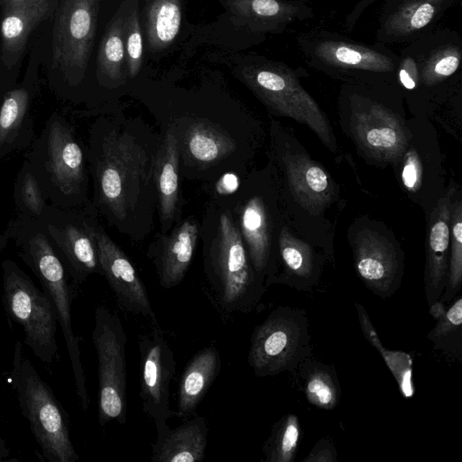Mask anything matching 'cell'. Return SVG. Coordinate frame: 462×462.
I'll list each match as a JSON object with an SVG mask.
<instances>
[{
  "instance_id": "cell-1",
  "label": "cell",
  "mask_w": 462,
  "mask_h": 462,
  "mask_svg": "<svg viewBox=\"0 0 462 462\" xmlns=\"http://www.w3.org/2000/svg\"><path fill=\"white\" fill-rule=\"evenodd\" d=\"M161 133L142 117L110 111L96 116L87 156L98 216L135 242L152 232L157 213L153 179Z\"/></svg>"
},
{
  "instance_id": "cell-2",
  "label": "cell",
  "mask_w": 462,
  "mask_h": 462,
  "mask_svg": "<svg viewBox=\"0 0 462 462\" xmlns=\"http://www.w3.org/2000/svg\"><path fill=\"white\" fill-rule=\"evenodd\" d=\"M147 106L160 129L177 141L180 177L208 185L227 173L249 171L258 125L242 106L188 101Z\"/></svg>"
},
{
  "instance_id": "cell-3",
  "label": "cell",
  "mask_w": 462,
  "mask_h": 462,
  "mask_svg": "<svg viewBox=\"0 0 462 462\" xmlns=\"http://www.w3.org/2000/svg\"><path fill=\"white\" fill-rule=\"evenodd\" d=\"M203 269L220 308L250 313L267 290L255 273L232 211L224 197L211 198L200 221Z\"/></svg>"
},
{
  "instance_id": "cell-4",
  "label": "cell",
  "mask_w": 462,
  "mask_h": 462,
  "mask_svg": "<svg viewBox=\"0 0 462 462\" xmlns=\"http://www.w3.org/2000/svg\"><path fill=\"white\" fill-rule=\"evenodd\" d=\"M13 241L17 255L31 269L55 308L70 359L76 393L87 411L90 403L81 362V337L74 333L71 306L77 286L50 242L39 219L17 214L0 236V249Z\"/></svg>"
},
{
  "instance_id": "cell-5",
  "label": "cell",
  "mask_w": 462,
  "mask_h": 462,
  "mask_svg": "<svg viewBox=\"0 0 462 462\" xmlns=\"http://www.w3.org/2000/svg\"><path fill=\"white\" fill-rule=\"evenodd\" d=\"M25 160L51 205L80 208L91 202L87 145L63 115L54 112L47 118Z\"/></svg>"
},
{
  "instance_id": "cell-6",
  "label": "cell",
  "mask_w": 462,
  "mask_h": 462,
  "mask_svg": "<svg viewBox=\"0 0 462 462\" xmlns=\"http://www.w3.org/2000/svg\"><path fill=\"white\" fill-rule=\"evenodd\" d=\"M99 0H60L56 7L48 78L56 95L84 104V82L97 31Z\"/></svg>"
},
{
  "instance_id": "cell-7",
  "label": "cell",
  "mask_w": 462,
  "mask_h": 462,
  "mask_svg": "<svg viewBox=\"0 0 462 462\" xmlns=\"http://www.w3.org/2000/svg\"><path fill=\"white\" fill-rule=\"evenodd\" d=\"M298 46L306 63L346 83H396L397 54L387 45L365 43L327 29L300 33Z\"/></svg>"
},
{
  "instance_id": "cell-8",
  "label": "cell",
  "mask_w": 462,
  "mask_h": 462,
  "mask_svg": "<svg viewBox=\"0 0 462 462\" xmlns=\"http://www.w3.org/2000/svg\"><path fill=\"white\" fill-rule=\"evenodd\" d=\"M277 195L273 176L269 168H265L249 171L238 188L230 195L224 196L251 263L264 283L275 265L282 227Z\"/></svg>"
},
{
  "instance_id": "cell-9",
  "label": "cell",
  "mask_w": 462,
  "mask_h": 462,
  "mask_svg": "<svg viewBox=\"0 0 462 462\" xmlns=\"http://www.w3.org/2000/svg\"><path fill=\"white\" fill-rule=\"evenodd\" d=\"M10 384L22 414L49 462H76L79 457L69 435V417L52 389L26 357L21 341L14 348Z\"/></svg>"
},
{
  "instance_id": "cell-10",
  "label": "cell",
  "mask_w": 462,
  "mask_h": 462,
  "mask_svg": "<svg viewBox=\"0 0 462 462\" xmlns=\"http://www.w3.org/2000/svg\"><path fill=\"white\" fill-rule=\"evenodd\" d=\"M238 77L270 113L306 125L326 146L336 150L326 115L301 86L293 69L283 62L259 57L241 67Z\"/></svg>"
},
{
  "instance_id": "cell-11",
  "label": "cell",
  "mask_w": 462,
  "mask_h": 462,
  "mask_svg": "<svg viewBox=\"0 0 462 462\" xmlns=\"http://www.w3.org/2000/svg\"><path fill=\"white\" fill-rule=\"evenodd\" d=\"M396 84L409 94L448 92L461 78L462 40L449 28L431 30L397 54Z\"/></svg>"
},
{
  "instance_id": "cell-12",
  "label": "cell",
  "mask_w": 462,
  "mask_h": 462,
  "mask_svg": "<svg viewBox=\"0 0 462 462\" xmlns=\"http://www.w3.org/2000/svg\"><path fill=\"white\" fill-rule=\"evenodd\" d=\"M1 266L6 316L22 327L23 341L37 358L46 364L59 360L57 314L47 293L14 261L5 259Z\"/></svg>"
},
{
  "instance_id": "cell-13",
  "label": "cell",
  "mask_w": 462,
  "mask_h": 462,
  "mask_svg": "<svg viewBox=\"0 0 462 462\" xmlns=\"http://www.w3.org/2000/svg\"><path fill=\"white\" fill-rule=\"evenodd\" d=\"M311 337L304 310L275 308L253 330L248 364L259 377L294 372L311 355Z\"/></svg>"
},
{
  "instance_id": "cell-14",
  "label": "cell",
  "mask_w": 462,
  "mask_h": 462,
  "mask_svg": "<svg viewBox=\"0 0 462 462\" xmlns=\"http://www.w3.org/2000/svg\"><path fill=\"white\" fill-rule=\"evenodd\" d=\"M391 84L346 83L341 90V100L351 110L355 139L369 155L383 162L401 157L408 143L403 125L383 102Z\"/></svg>"
},
{
  "instance_id": "cell-15",
  "label": "cell",
  "mask_w": 462,
  "mask_h": 462,
  "mask_svg": "<svg viewBox=\"0 0 462 462\" xmlns=\"http://www.w3.org/2000/svg\"><path fill=\"white\" fill-rule=\"evenodd\" d=\"M92 341L97 357V419L101 427L112 420L126 422L127 336L116 312L99 305L95 310Z\"/></svg>"
},
{
  "instance_id": "cell-16",
  "label": "cell",
  "mask_w": 462,
  "mask_h": 462,
  "mask_svg": "<svg viewBox=\"0 0 462 462\" xmlns=\"http://www.w3.org/2000/svg\"><path fill=\"white\" fill-rule=\"evenodd\" d=\"M97 217L90 202L80 208H60L48 204L39 218L76 285L92 274L102 275L95 236Z\"/></svg>"
},
{
  "instance_id": "cell-17",
  "label": "cell",
  "mask_w": 462,
  "mask_h": 462,
  "mask_svg": "<svg viewBox=\"0 0 462 462\" xmlns=\"http://www.w3.org/2000/svg\"><path fill=\"white\" fill-rule=\"evenodd\" d=\"M272 153L289 191L307 209L322 208L332 200L334 187L328 173L298 147L280 125L272 121Z\"/></svg>"
},
{
  "instance_id": "cell-18",
  "label": "cell",
  "mask_w": 462,
  "mask_h": 462,
  "mask_svg": "<svg viewBox=\"0 0 462 462\" xmlns=\"http://www.w3.org/2000/svg\"><path fill=\"white\" fill-rule=\"evenodd\" d=\"M140 397L143 411L154 424L167 422L171 409V383L176 373L174 353L159 329L138 337Z\"/></svg>"
},
{
  "instance_id": "cell-19",
  "label": "cell",
  "mask_w": 462,
  "mask_h": 462,
  "mask_svg": "<svg viewBox=\"0 0 462 462\" xmlns=\"http://www.w3.org/2000/svg\"><path fill=\"white\" fill-rule=\"evenodd\" d=\"M55 0L3 7L0 22V97L15 84L30 36L56 10Z\"/></svg>"
},
{
  "instance_id": "cell-20",
  "label": "cell",
  "mask_w": 462,
  "mask_h": 462,
  "mask_svg": "<svg viewBox=\"0 0 462 462\" xmlns=\"http://www.w3.org/2000/svg\"><path fill=\"white\" fill-rule=\"evenodd\" d=\"M352 247L356 271L366 288L382 299L392 297L403 275V257L396 245L368 229L357 235Z\"/></svg>"
},
{
  "instance_id": "cell-21",
  "label": "cell",
  "mask_w": 462,
  "mask_h": 462,
  "mask_svg": "<svg viewBox=\"0 0 462 462\" xmlns=\"http://www.w3.org/2000/svg\"><path fill=\"white\" fill-rule=\"evenodd\" d=\"M33 51L20 83L0 97V162L28 149L35 136L32 106L38 88L40 57Z\"/></svg>"
},
{
  "instance_id": "cell-22",
  "label": "cell",
  "mask_w": 462,
  "mask_h": 462,
  "mask_svg": "<svg viewBox=\"0 0 462 462\" xmlns=\"http://www.w3.org/2000/svg\"><path fill=\"white\" fill-rule=\"evenodd\" d=\"M95 236L102 275L118 304L125 311L143 316L157 324L149 294L127 254L108 236L99 222L96 226Z\"/></svg>"
},
{
  "instance_id": "cell-23",
  "label": "cell",
  "mask_w": 462,
  "mask_h": 462,
  "mask_svg": "<svg viewBox=\"0 0 462 462\" xmlns=\"http://www.w3.org/2000/svg\"><path fill=\"white\" fill-rule=\"evenodd\" d=\"M456 0H384L376 42L408 43L431 30Z\"/></svg>"
},
{
  "instance_id": "cell-24",
  "label": "cell",
  "mask_w": 462,
  "mask_h": 462,
  "mask_svg": "<svg viewBox=\"0 0 462 462\" xmlns=\"http://www.w3.org/2000/svg\"><path fill=\"white\" fill-rule=\"evenodd\" d=\"M200 221L189 216L165 234H157L147 251L160 285L172 289L184 279L199 240Z\"/></svg>"
},
{
  "instance_id": "cell-25",
  "label": "cell",
  "mask_w": 462,
  "mask_h": 462,
  "mask_svg": "<svg viewBox=\"0 0 462 462\" xmlns=\"http://www.w3.org/2000/svg\"><path fill=\"white\" fill-rule=\"evenodd\" d=\"M226 5L238 26L259 35L281 33L314 14L303 0H226Z\"/></svg>"
},
{
  "instance_id": "cell-26",
  "label": "cell",
  "mask_w": 462,
  "mask_h": 462,
  "mask_svg": "<svg viewBox=\"0 0 462 462\" xmlns=\"http://www.w3.org/2000/svg\"><path fill=\"white\" fill-rule=\"evenodd\" d=\"M452 193L448 190L438 201L428 226L424 291L429 306L439 300L447 284Z\"/></svg>"
},
{
  "instance_id": "cell-27",
  "label": "cell",
  "mask_w": 462,
  "mask_h": 462,
  "mask_svg": "<svg viewBox=\"0 0 462 462\" xmlns=\"http://www.w3.org/2000/svg\"><path fill=\"white\" fill-rule=\"evenodd\" d=\"M161 142L156 152L153 179L157 194L160 233H167L182 218L183 199L180 189V153L170 130L160 129Z\"/></svg>"
},
{
  "instance_id": "cell-28",
  "label": "cell",
  "mask_w": 462,
  "mask_h": 462,
  "mask_svg": "<svg viewBox=\"0 0 462 462\" xmlns=\"http://www.w3.org/2000/svg\"><path fill=\"white\" fill-rule=\"evenodd\" d=\"M322 259L312 248L282 226L278 236V252L273 271L265 285H288L299 291H310L320 277Z\"/></svg>"
},
{
  "instance_id": "cell-29",
  "label": "cell",
  "mask_w": 462,
  "mask_h": 462,
  "mask_svg": "<svg viewBox=\"0 0 462 462\" xmlns=\"http://www.w3.org/2000/svg\"><path fill=\"white\" fill-rule=\"evenodd\" d=\"M153 462H200L206 455L208 426L202 416L188 420L175 429L167 422L154 424Z\"/></svg>"
},
{
  "instance_id": "cell-30",
  "label": "cell",
  "mask_w": 462,
  "mask_h": 462,
  "mask_svg": "<svg viewBox=\"0 0 462 462\" xmlns=\"http://www.w3.org/2000/svg\"><path fill=\"white\" fill-rule=\"evenodd\" d=\"M221 370V356L215 346L197 352L183 370L179 385L176 415L187 419L201 402Z\"/></svg>"
},
{
  "instance_id": "cell-31",
  "label": "cell",
  "mask_w": 462,
  "mask_h": 462,
  "mask_svg": "<svg viewBox=\"0 0 462 462\" xmlns=\"http://www.w3.org/2000/svg\"><path fill=\"white\" fill-rule=\"evenodd\" d=\"M308 402L322 410H333L340 401L341 389L333 366L305 358L298 366Z\"/></svg>"
},
{
  "instance_id": "cell-32",
  "label": "cell",
  "mask_w": 462,
  "mask_h": 462,
  "mask_svg": "<svg viewBox=\"0 0 462 462\" xmlns=\"http://www.w3.org/2000/svg\"><path fill=\"white\" fill-rule=\"evenodd\" d=\"M122 15H117L107 27L100 42L97 61V82L106 88L123 84V65L125 59Z\"/></svg>"
},
{
  "instance_id": "cell-33",
  "label": "cell",
  "mask_w": 462,
  "mask_h": 462,
  "mask_svg": "<svg viewBox=\"0 0 462 462\" xmlns=\"http://www.w3.org/2000/svg\"><path fill=\"white\" fill-rule=\"evenodd\" d=\"M182 19L180 0H152L145 11V33L152 51L168 47L179 33Z\"/></svg>"
},
{
  "instance_id": "cell-34",
  "label": "cell",
  "mask_w": 462,
  "mask_h": 462,
  "mask_svg": "<svg viewBox=\"0 0 462 462\" xmlns=\"http://www.w3.org/2000/svg\"><path fill=\"white\" fill-rule=\"evenodd\" d=\"M358 320L366 340L380 353L389 370L394 376L404 398H411L415 388L412 380V357L410 354L385 348L373 326L365 308L356 303Z\"/></svg>"
},
{
  "instance_id": "cell-35",
  "label": "cell",
  "mask_w": 462,
  "mask_h": 462,
  "mask_svg": "<svg viewBox=\"0 0 462 462\" xmlns=\"http://www.w3.org/2000/svg\"><path fill=\"white\" fill-rule=\"evenodd\" d=\"M301 438L299 418L288 413L272 427L269 437L263 446L265 462H292Z\"/></svg>"
},
{
  "instance_id": "cell-36",
  "label": "cell",
  "mask_w": 462,
  "mask_h": 462,
  "mask_svg": "<svg viewBox=\"0 0 462 462\" xmlns=\"http://www.w3.org/2000/svg\"><path fill=\"white\" fill-rule=\"evenodd\" d=\"M14 201L17 214L35 219L42 217L49 204L46 195L25 159L16 175Z\"/></svg>"
},
{
  "instance_id": "cell-37",
  "label": "cell",
  "mask_w": 462,
  "mask_h": 462,
  "mask_svg": "<svg viewBox=\"0 0 462 462\" xmlns=\"http://www.w3.org/2000/svg\"><path fill=\"white\" fill-rule=\"evenodd\" d=\"M427 338L439 349L454 357L462 356V298L458 297L437 320Z\"/></svg>"
},
{
  "instance_id": "cell-38",
  "label": "cell",
  "mask_w": 462,
  "mask_h": 462,
  "mask_svg": "<svg viewBox=\"0 0 462 462\" xmlns=\"http://www.w3.org/2000/svg\"><path fill=\"white\" fill-rule=\"evenodd\" d=\"M450 252L448 279L439 300L448 305L457 296L462 285V204L453 202L450 216Z\"/></svg>"
},
{
  "instance_id": "cell-39",
  "label": "cell",
  "mask_w": 462,
  "mask_h": 462,
  "mask_svg": "<svg viewBox=\"0 0 462 462\" xmlns=\"http://www.w3.org/2000/svg\"><path fill=\"white\" fill-rule=\"evenodd\" d=\"M124 39L127 72L134 79L139 73L143 63V35L136 2L125 19Z\"/></svg>"
},
{
  "instance_id": "cell-40",
  "label": "cell",
  "mask_w": 462,
  "mask_h": 462,
  "mask_svg": "<svg viewBox=\"0 0 462 462\" xmlns=\"http://www.w3.org/2000/svg\"><path fill=\"white\" fill-rule=\"evenodd\" d=\"M422 167L415 151H409L405 155L402 169V180L409 191H416L421 182Z\"/></svg>"
},
{
  "instance_id": "cell-41",
  "label": "cell",
  "mask_w": 462,
  "mask_h": 462,
  "mask_svg": "<svg viewBox=\"0 0 462 462\" xmlns=\"http://www.w3.org/2000/svg\"><path fill=\"white\" fill-rule=\"evenodd\" d=\"M337 453L333 443L328 439H319L303 462H337Z\"/></svg>"
},
{
  "instance_id": "cell-42",
  "label": "cell",
  "mask_w": 462,
  "mask_h": 462,
  "mask_svg": "<svg viewBox=\"0 0 462 462\" xmlns=\"http://www.w3.org/2000/svg\"><path fill=\"white\" fill-rule=\"evenodd\" d=\"M429 307V313L435 320H438L440 317H442L447 310V305L441 302L439 300Z\"/></svg>"
},
{
  "instance_id": "cell-43",
  "label": "cell",
  "mask_w": 462,
  "mask_h": 462,
  "mask_svg": "<svg viewBox=\"0 0 462 462\" xmlns=\"http://www.w3.org/2000/svg\"><path fill=\"white\" fill-rule=\"evenodd\" d=\"M10 456V449L6 446L5 440L0 437V461L8 460L7 457Z\"/></svg>"
},
{
  "instance_id": "cell-44",
  "label": "cell",
  "mask_w": 462,
  "mask_h": 462,
  "mask_svg": "<svg viewBox=\"0 0 462 462\" xmlns=\"http://www.w3.org/2000/svg\"><path fill=\"white\" fill-rule=\"evenodd\" d=\"M28 0H0L1 7H10L19 5Z\"/></svg>"
}]
</instances>
